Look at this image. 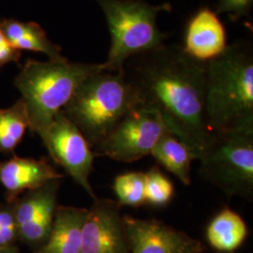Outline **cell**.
<instances>
[{"label": "cell", "instance_id": "obj_15", "mask_svg": "<svg viewBox=\"0 0 253 253\" xmlns=\"http://www.w3.org/2000/svg\"><path fill=\"white\" fill-rule=\"evenodd\" d=\"M1 27L14 48L21 51L42 53L49 60H64L61 48L53 43L45 31L35 22H21L14 19H0Z\"/></svg>", "mask_w": 253, "mask_h": 253}, {"label": "cell", "instance_id": "obj_6", "mask_svg": "<svg viewBox=\"0 0 253 253\" xmlns=\"http://www.w3.org/2000/svg\"><path fill=\"white\" fill-rule=\"evenodd\" d=\"M199 173L228 197L253 199V132H209Z\"/></svg>", "mask_w": 253, "mask_h": 253}, {"label": "cell", "instance_id": "obj_7", "mask_svg": "<svg viewBox=\"0 0 253 253\" xmlns=\"http://www.w3.org/2000/svg\"><path fill=\"white\" fill-rule=\"evenodd\" d=\"M167 130L163 118L156 111L139 104L114 126L93 151L96 157L134 163L150 155Z\"/></svg>", "mask_w": 253, "mask_h": 253}, {"label": "cell", "instance_id": "obj_4", "mask_svg": "<svg viewBox=\"0 0 253 253\" xmlns=\"http://www.w3.org/2000/svg\"><path fill=\"white\" fill-rule=\"evenodd\" d=\"M139 104L135 90L124 71H101L82 83L61 112L94 148Z\"/></svg>", "mask_w": 253, "mask_h": 253}, {"label": "cell", "instance_id": "obj_23", "mask_svg": "<svg viewBox=\"0 0 253 253\" xmlns=\"http://www.w3.org/2000/svg\"><path fill=\"white\" fill-rule=\"evenodd\" d=\"M20 57L21 52L11 45L0 24V67L10 62H18Z\"/></svg>", "mask_w": 253, "mask_h": 253}, {"label": "cell", "instance_id": "obj_18", "mask_svg": "<svg viewBox=\"0 0 253 253\" xmlns=\"http://www.w3.org/2000/svg\"><path fill=\"white\" fill-rule=\"evenodd\" d=\"M27 129L29 120L23 100L20 99L9 108L0 109V155H13Z\"/></svg>", "mask_w": 253, "mask_h": 253}, {"label": "cell", "instance_id": "obj_1", "mask_svg": "<svg viewBox=\"0 0 253 253\" xmlns=\"http://www.w3.org/2000/svg\"><path fill=\"white\" fill-rule=\"evenodd\" d=\"M123 71L140 105L156 111L198 160L209 134L207 63L191 57L182 45L163 43L130 57Z\"/></svg>", "mask_w": 253, "mask_h": 253}, {"label": "cell", "instance_id": "obj_5", "mask_svg": "<svg viewBox=\"0 0 253 253\" xmlns=\"http://www.w3.org/2000/svg\"><path fill=\"white\" fill-rule=\"evenodd\" d=\"M102 9L111 34L105 72L123 71L126 61L164 43L167 38L157 24L161 12L170 11L169 3L151 4L145 0H95Z\"/></svg>", "mask_w": 253, "mask_h": 253}, {"label": "cell", "instance_id": "obj_21", "mask_svg": "<svg viewBox=\"0 0 253 253\" xmlns=\"http://www.w3.org/2000/svg\"><path fill=\"white\" fill-rule=\"evenodd\" d=\"M17 238L18 230L12 205L7 201L0 203V248L12 247Z\"/></svg>", "mask_w": 253, "mask_h": 253}, {"label": "cell", "instance_id": "obj_20", "mask_svg": "<svg viewBox=\"0 0 253 253\" xmlns=\"http://www.w3.org/2000/svg\"><path fill=\"white\" fill-rule=\"evenodd\" d=\"M145 205L155 208L167 206L173 197L174 188L172 182L167 178L158 167L151 168L145 172Z\"/></svg>", "mask_w": 253, "mask_h": 253}, {"label": "cell", "instance_id": "obj_2", "mask_svg": "<svg viewBox=\"0 0 253 253\" xmlns=\"http://www.w3.org/2000/svg\"><path fill=\"white\" fill-rule=\"evenodd\" d=\"M206 122L209 132H253V51L236 42L207 63Z\"/></svg>", "mask_w": 253, "mask_h": 253}, {"label": "cell", "instance_id": "obj_11", "mask_svg": "<svg viewBox=\"0 0 253 253\" xmlns=\"http://www.w3.org/2000/svg\"><path fill=\"white\" fill-rule=\"evenodd\" d=\"M129 253H204L190 235L157 219L124 216Z\"/></svg>", "mask_w": 253, "mask_h": 253}, {"label": "cell", "instance_id": "obj_14", "mask_svg": "<svg viewBox=\"0 0 253 253\" xmlns=\"http://www.w3.org/2000/svg\"><path fill=\"white\" fill-rule=\"evenodd\" d=\"M88 208L57 206L50 234L36 253H81Z\"/></svg>", "mask_w": 253, "mask_h": 253}, {"label": "cell", "instance_id": "obj_13", "mask_svg": "<svg viewBox=\"0 0 253 253\" xmlns=\"http://www.w3.org/2000/svg\"><path fill=\"white\" fill-rule=\"evenodd\" d=\"M226 38L225 28L217 13L203 8L190 19L182 46L191 57L208 63L226 49Z\"/></svg>", "mask_w": 253, "mask_h": 253}, {"label": "cell", "instance_id": "obj_12", "mask_svg": "<svg viewBox=\"0 0 253 253\" xmlns=\"http://www.w3.org/2000/svg\"><path fill=\"white\" fill-rule=\"evenodd\" d=\"M62 177L63 174L44 159L23 158L13 154L8 161L0 163V184L5 190L7 202L13 201L26 191Z\"/></svg>", "mask_w": 253, "mask_h": 253}, {"label": "cell", "instance_id": "obj_3", "mask_svg": "<svg viewBox=\"0 0 253 253\" xmlns=\"http://www.w3.org/2000/svg\"><path fill=\"white\" fill-rule=\"evenodd\" d=\"M104 71L102 63L45 62L27 60L15 78L29 120V129L40 135L62 111L81 84L94 73Z\"/></svg>", "mask_w": 253, "mask_h": 253}, {"label": "cell", "instance_id": "obj_19", "mask_svg": "<svg viewBox=\"0 0 253 253\" xmlns=\"http://www.w3.org/2000/svg\"><path fill=\"white\" fill-rule=\"evenodd\" d=\"M145 172H128L118 175L113 184L114 192L121 206L139 208L145 205Z\"/></svg>", "mask_w": 253, "mask_h": 253}, {"label": "cell", "instance_id": "obj_9", "mask_svg": "<svg viewBox=\"0 0 253 253\" xmlns=\"http://www.w3.org/2000/svg\"><path fill=\"white\" fill-rule=\"evenodd\" d=\"M59 188L60 179L50 181L9 202L12 205L18 237L24 242L39 248L45 242L58 206Z\"/></svg>", "mask_w": 253, "mask_h": 253}, {"label": "cell", "instance_id": "obj_17", "mask_svg": "<svg viewBox=\"0 0 253 253\" xmlns=\"http://www.w3.org/2000/svg\"><path fill=\"white\" fill-rule=\"evenodd\" d=\"M150 155L181 183L186 186L191 184V164L197 160L196 156L170 130L159 139Z\"/></svg>", "mask_w": 253, "mask_h": 253}, {"label": "cell", "instance_id": "obj_22", "mask_svg": "<svg viewBox=\"0 0 253 253\" xmlns=\"http://www.w3.org/2000/svg\"><path fill=\"white\" fill-rule=\"evenodd\" d=\"M253 0H217L216 13H226L232 20H238L249 15Z\"/></svg>", "mask_w": 253, "mask_h": 253}, {"label": "cell", "instance_id": "obj_8", "mask_svg": "<svg viewBox=\"0 0 253 253\" xmlns=\"http://www.w3.org/2000/svg\"><path fill=\"white\" fill-rule=\"evenodd\" d=\"M39 136L54 162L96 199L89 179L96 156L81 130L60 112Z\"/></svg>", "mask_w": 253, "mask_h": 253}, {"label": "cell", "instance_id": "obj_16", "mask_svg": "<svg viewBox=\"0 0 253 253\" xmlns=\"http://www.w3.org/2000/svg\"><path fill=\"white\" fill-rule=\"evenodd\" d=\"M247 236L248 227L243 217L230 208L220 210L207 228L208 243L220 253H234L244 243Z\"/></svg>", "mask_w": 253, "mask_h": 253}, {"label": "cell", "instance_id": "obj_24", "mask_svg": "<svg viewBox=\"0 0 253 253\" xmlns=\"http://www.w3.org/2000/svg\"><path fill=\"white\" fill-rule=\"evenodd\" d=\"M0 253H17V251L12 246V247H8V248H0Z\"/></svg>", "mask_w": 253, "mask_h": 253}, {"label": "cell", "instance_id": "obj_10", "mask_svg": "<svg viewBox=\"0 0 253 253\" xmlns=\"http://www.w3.org/2000/svg\"><path fill=\"white\" fill-rule=\"evenodd\" d=\"M121 208L115 200H93L83 228L81 253H129Z\"/></svg>", "mask_w": 253, "mask_h": 253}]
</instances>
